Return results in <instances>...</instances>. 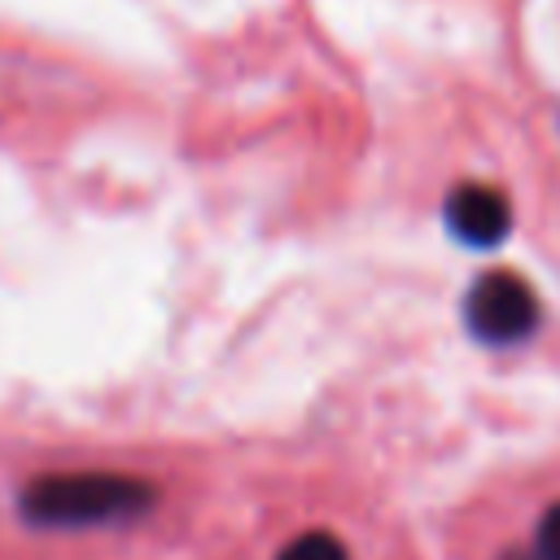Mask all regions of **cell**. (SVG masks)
Here are the masks:
<instances>
[{"mask_svg":"<svg viewBox=\"0 0 560 560\" xmlns=\"http://www.w3.org/2000/svg\"><path fill=\"white\" fill-rule=\"evenodd\" d=\"M503 560H542V556H538V551H508Z\"/></svg>","mask_w":560,"mask_h":560,"instance_id":"cell-6","label":"cell"},{"mask_svg":"<svg viewBox=\"0 0 560 560\" xmlns=\"http://www.w3.org/2000/svg\"><path fill=\"white\" fill-rule=\"evenodd\" d=\"M442 219L455 241L472 249H494L512 232V201L494 184H455L446 192Z\"/></svg>","mask_w":560,"mask_h":560,"instance_id":"cell-3","label":"cell"},{"mask_svg":"<svg viewBox=\"0 0 560 560\" xmlns=\"http://www.w3.org/2000/svg\"><path fill=\"white\" fill-rule=\"evenodd\" d=\"M153 503V490L122 472H48L22 490V516L35 525H114Z\"/></svg>","mask_w":560,"mask_h":560,"instance_id":"cell-1","label":"cell"},{"mask_svg":"<svg viewBox=\"0 0 560 560\" xmlns=\"http://www.w3.org/2000/svg\"><path fill=\"white\" fill-rule=\"evenodd\" d=\"M534 551L542 560H560V503H551L542 516H538V529H534Z\"/></svg>","mask_w":560,"mask_h":560,"instance_id":"cell-5","label":"cell"},{"mask_svg":"<svg viewBox=\"0 0 560 560\" xmlns=\"http://www.w3.org/2000/svg\"><path fill=\"white\" fill-rule=\"evenodd\" d=\"M538 293L525 276L516 271H486L472 280L464 298V319L468 332L486 346H512L525 341L538 328Z\"/></svg>","mask_w":560,"mask_h":560,"instance_id":"cell-2","label":"cell"},{"mask_svg":"<svg viewBox=\"0 0 560 560\" xmlns=\"http://www.w3.org/2000/svg\"><path fill=\"white\" fill-rule=\"evenodd\" d=\"M276 560H350L341 538L328 534V529H311V534H298Z\"/></svg>","mask_w":560,"mask_h":560,"instance_id":"cell-4","label":"cell"}]
</instances>
